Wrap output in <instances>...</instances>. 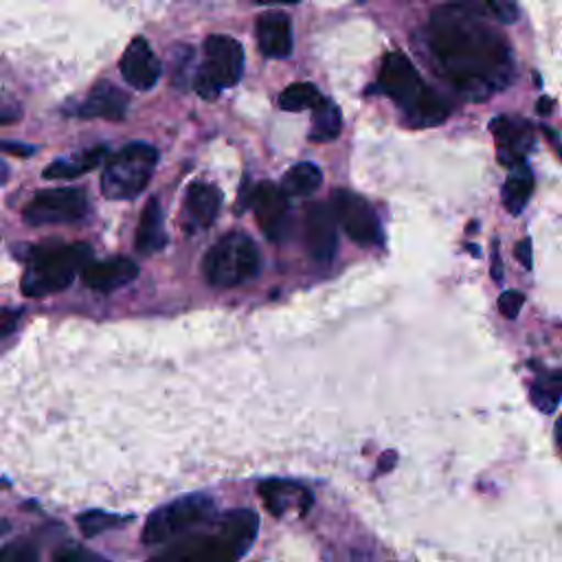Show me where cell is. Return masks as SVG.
I'll return each mask as SVG.
<instances>
[{
  "label": "cell",
  "instance_id": "obj_1",
  "mask_svg": "<svg viewBox=\"0 0 562 562\" xmlns=\"http://www.w3.org/2000/svg\"><path fill=\"white\" fill-rule=\"evenodd\" d=\"M428 46L443 77L470 99H483L512 79V55L505 37L485 18L459 4L448 2L432 11Z\"/></svg>",
  "mask_w": 562,
  "mask_h": 562
},
{
  "label": "cell",
  "instance_id": "obj_2",
  "mask_svg": "<svg viewBox=\"0 0 562 562\" xmlns=\"http://www.w3.org/2000/svg\"><path fill=\"white\" fill-rule=\"evenodd\" d=\"M259 518L252 509H231L200 531L178 540L149 562H239L252 547Z\"/></svg>",
  "mask_w": 562,
  "mask_h": 562
},
{
  "label": "cell",
  "instance_id": "obj_3",
  "mask_svg": "<svg viewBox=\"0 0 562 562\" xmlns=\"http://www.w3.org/2000/svg\"><path fill=\"white\" fill-rule=\"evenodd\" d=\"M378 86L391 101H395L406 112L413 125H437L450 112L446 99L430 90L422 81L411 59L397 50L384 55Z\"/></svg>",
  "mask_w": 562,
  "mask_h": 562
},
{
  "label": "cell",
  "instance_id": "obj_4",
  "mask_svg": "<svg viewBox=\"0 0 562 562\" xmlns=\"http://www.w3.org/2000/svg\"><path fill=\"white\" fill-rule=\"evenodd\" d=\"M92 248L83 241L66 246H46L33 250L22 274L26 296H46L68 288L79 270L88 263Z\"/></svg>",
  "mask_w": 562,
  "mask_h": 562
},
{
  "label": "cell",
  "instance_id": "obj_5",
  "mask_svg": "<svg viewBox=\"0 0 562 562\" xmlns=\"http://www.w3.org/2000/svg\"><path fill=\"white\" fill-rule=\"evenodd\" d=\"M259 266L261 257L255 241L244 233H228L209 248L202 272L213 288H235L257 277Z\"/></svg>",
  "mask_w": 562,
  "mask_h": 562
},
{
  "label": "cell",
  "instance_id": "obj_6",
  "mask_svg": "<svg viewBox=\"0 0 562 562\" xmlns=\"http://www.w3.org/2000/svg\"><path fill=\"white\" fill-rule=\"evenodd\" d=\"M158 151L145 143H130L114 154L103 169L101 191L110 200H132L151 180Z\"/></svg>",
  "mask_w": 562,
  "mask_h": 562
},
{
  "label": "cell",
  "instance_id": "obj_7",
  "mask_svg": "<svg viewBox=\"0 0 562 562\" xmlns=\"http://www.w3.org/2000/svg\"><path fill=\"white\" fill-rule=\"evenodd\" d=\"M213 512H215V503L206 494L180 496L167 505H160L147 516L140 538L149 547L173 540L209 522Z\"/></svg>",
  "mask_w": 562,
  "mask_h": 562
},
{
  "label": "cell",
  "instance_id": "obj_8",
  "mask_svg": "<svg viewBox=\"0 0 562 562\" xmlns=\"http://www.w3.org/2000/svg\"><path fill=\"white\" fill-rule=\"evenodd\" d=\"M244 70V48L228 35L204 40V61L195 72L193 88L202 99H215L224 88L235 86Z\"/></svg>",
  "mask_w": 562,
  "mask_h": 562
},
{
  "label": "cell",
  "instance_id": "obj_9",
  "mask_svg": "<svg viewBox=\"0 0 562 562\" xmlns=\"http://www.w3.org/2000/svg\"><path fill=\"white\" fill-rule=\"evenodd\" d=\"M88 211V200L81 189H46L35 193L22 211V217L31 226L66 224L83 217Z\"/></svg>",
  "mask_w": 562,
  "mask_h": 562
},
{
  "label": "cell",
  "instance_id": "obj_10",
  "mask_svg": "<svg viewBox=\"0 0 562 562\" xmlns=\"http://www.w3.org/2000/svg\"><path fill=\"white\" fill-rule=\"evenodd\" d=\"M331 211L351 241L360 246H375L380 241L382 233L378 215L362 195L347 189H338L331 195Z\"/></svg>",
  "mask_w": 562,
  "mask_h": 562
},
{
  "label": "cell",
  "instance_id": "obj_11",
  "mask_svg": "<svg viewBox=\"0 0 562 562\" xmlns=\"http://www.w3.org/2000/svg\"><path fill=\"white\" fill-rule=\"evenodd\" d=\"M252 211L259 228L268 239L279 241L288 228V211L290 202L281 187L272 182H259L252 191Z\"/></svg>",
  "mask_w": 562,
  "mask_h": 562
},
{
  "label": "cell",
  "instance_id": "obj_12",
  "mask_svg": "<svg viewBox=\"0 0 562 562\" xmlns=\"http://www.w3.org/2000/svg\"><path fill=\"white\" fill-rule=\"evenodd\" d=\"M266 509L281 518L288 514H294L299 518H303L310 507H312V492L294 481H285V479H266L259 483L257 487Z\"/></svg>",
  "mask_w": 562,
  "mask_h": 562
},
{
  "label": "cell",
  "instance_id": "obj_13",
  "mask_svg": "<svg viewBox=\"0 0 562 562\" xmlns=\"http://www.w3.org/2000/svg\"><path fill=\"white\" fill-rule=\"evenodd\" d=\"M492 134L496 140V154L501 165L509 169L525 165V156L533 147V132L527 121L496 116L492 121Z\"/></svg>",
  "mask_w": 562,
  "mask_h": 562
},
{
  "label": "cell",
  "instance_id": "obj_14",
  "mask_svg": "<svg viewBox=\"0 0 562 562\" xmlns=\"http://www.w3.org/2000/svg\"><path fill=\"white\" fill-rule=\"evenodd\" d=\"M336 217L334 211L321 202L305 211V248L318 263H329L336 252Z\"/></svg>",
  "mask_w": 562,
  "mask_h": 562
},
{
  "label": "cell",
  "instance_id": "obj_15",
  "mask_svg": "<svg viewBox=\"0 0 562 562\" xmlns=\"http://www.w3.org/2000/svg\"><path fill=\"white\" fill-rule=\"evenodd\" d=\"M119 66H121L123 79L136 90L154 88L160 77V61L156 59L147 40L140 35L127 44Z\"/></svg>",
  "mask_w": 562,
  "mask_h": 562
},
{
  "label": "cell",
  "instance_id": "obj_16",
  "mask_svg": "<svg viewBox=\"0 0 562 562\" xmlns=\"http://www.w3.org/2000/svg\"><path fill=\"white\" fill-rule=\"evenodd\" d=\"M136 274H138V266L127 257H112L105 261L86 263L81 270L83 283L97 292H114L132 283Z\"/></svg>",
  "mask_w": 562,
  "mask_h": 562
},
{
  "label": "cell",
  "instance_id": "obj_17",
  "mask_svg": "<svg viewBox=\"0 0 562 562\" xmlns=\"http://www.w3.org/2000/svg\"><path fill=\"white\" fill-rule=\"evenodd\" d=\"M222 206V193L215 184L193 182L184 195V224L189 231L206 228L215 222Z\"/></svg>",
  "mask_w": 562,
  "mask_h": 562
},
{
  "label": "cell",
  "instance_id": "obj_18",
  "mask_svg": "<svg viewBox=\"0 0 562 562\" xmlns=\"http://www.w3.org/2000/svg\"><path fill=\"white\" fill-rule=\"evenodd\" d=\"M125 112H127V97L110 81L97 83L75 110L77 116L105 119V121H121Z\"/></svg>",
  "mask_w": 562,
  "mask_h": 562
},
{
  "label": "cell",
  "instance_id": "obj_19",
  "mask_svg": "<svg viewBox=\"0 0 562 562\" xmlns=\"http://www.w3.org/2000/svg\"><path fill=\"white\" fill-rule=\"evenodd\" d=\"M257 44L266 57H288L292 53V24L281 11L263 13L257 20Z\"/></svg>",
  "mask_w": 562,
  "mask_h": 562
},
{
  "label": "cell",
  "instance_id": "obj_20",
  "mask_svg": "<svg viewBox=\"0 0 562 562\" xmlns=\"http://www.w3.org/2000/svg\"><path fill=\"white\" fill-rule=\"evenodd\" d=\"M167 244V233H165V222H162V209L158 198H149L136 228V250L140 255H151L162 250Z\"/></svg>",
  "mask_w": 562,
  "mask_h": 562
},
{
  "label": "cell",
  "instance_id": "obj_21",
  "mask_svg": "<svg viewBox=\"0 0 562 562\" xmlns=\"http://www.w3.org/2000/svg\"><path fill=\"white\" fill-rule=\"evenodd\" d=\"M108 149L105 147H92V149H83L75 156L68 158H59L55 162H50L44 169V178L46 180H64V178H77L90 169H94L103 158H105Z\"/></svg>",
  "mask_w": 562,
  "mask_h": 562
},
{
  "label": "cell",
  "instance_id": "obj_22",
  "mask_svg": "<svg viewBox=\"0 0 562 562\" xmlns=\"http://www.w3.org/2000/svg\"><path fill=\"white\" fill-rule=\"evenodd\" d=\"M533 191V176L527 165H518L512 169L503 184V204L512 215H518L529 202Z\"/></svg>",
  "mask_w": 562,
  "mask_h": 562
},
{
  "label": "cell",
  "instance_id": "obj_23",
  "mask_svg": "<svg viewBox=\"0 0 562 562\" xmlns=\"http://www.w3.org/2000/svg\"><path fill=\"white\" fill-rule=\"evenodd\" d=\"M562 402V369L538 371L531 382V404L542 413H553Z\"/></svg>",
  "mask_w": 562,
  "mask_h": 562
},
{
  "label": "cell",
  "instance_id": "obj_24",
  "mask_svg": "<svg viewBox=\"0 0 562 562\" xmlns=\"http://www.w3.org/2000/svg\"><path fill=\"white\" fill-rule=\"evenodd\" d=\"M342 130V116L340 110L336 108L334 101L329 99H321L314 108H312V130H310V138L316 143L323 140H334Z\"/></svg>",
  "mask_w": 562,
  "mask_h": 562
},
{
  "label": "cell",
  "instance_id": "obj_25",
  "mask_svg": "<svg viewBox=\"0 0 562 562\" xmlns=\"http://www.w3.org/2000/svg\"><path fill=\"white\" fill-rule=\"evenodd\" d=\"M321 169L312 162H299L294 167H290L283 176L281 189L285 191V195H294V198H305L310 193H314L321 187Z\"/></svg>",
  "mask_w": 562,
  "mask_h": 562
},
{
  "label": "cell",
  "instance_id": "obj_26",
  "mask_svg": "<svg viewBox=\"0 0 562 562\" xmlns=\"http://www.w3.org/2000/svg\"><path fill=\"white\" fill-rule=\"evenodd\" d=\"M472 11L479 18L494 20L501 24H514L518 20V7L514 0H448Z\"/></svg>",
  "mask_w": 562,
  "mask_h": 562
},
{
  "label": "cell",
  "instance_id": "obj_27",
  "mask_svg": "<svg viewBox=\"0 0 562 562\" xmlns=\"http://www.w3.org/2000/svg\"><path fill=\"white\" fill-rule=\"evenodd\" d=\"M321 99L323 97L314 83L299 81L283 88V92L279 94V105L281 110H288V112H303V110H312Z\"/></svg>",
  "mask_w": 562,
  "mask_h": 562
},
{
  "label": "cell",
  "instance_id": "obj_28",
  "mask_svg": "<svg viewBox=\"0 0 562 562\" xmlns=\"http://www.w3.org/2000/svg\"><path fill=\"white\" fill-rule=\"evenodd\" d=\"M127 520L130 518H123L119 514H108V512H101V509H90V512L79 514L77 525H79L83 536L94 538V536H99L103 531H110V529H116V527L125 525Z\"/></svg>",
  "mask_w": 562,
  "mask_h": 562
},
{
  "label": "cell",
  "instance_id": "obj_29",
  "mask_svg": "<svg viewBox=\"0 0 562 562\" xmlns=\"http://www.w3.org/2000/svg\"><path fill=\"white\" fill-rule=\"evenodd\" d=\"M0 562H37V549L31 542L15 540L0 547Z\"/></svg>",
  "mask_w": 562,
  "mask_h": 562
},
{
  "label": "cell",
  "instance_id": "obj_30",
  "mask_svg": "<svg viewBox=\"0 0 562 562\" xmlns=\"http://www.w3.org/2000/svg\"><path fill=\"white\" fill-rule=\"evenodd\" d=\"M53 562H99L90 551H86L83 547L68 542L64 547H59L53 555Z\"/></svg>",
  "mask_w": 562,
  "mask_h": 562
},
{
  "label": "cell",
  "instance_id": "obj_31",
  "mask_svg": "<svg viewBox=\"0 0 562 562\" xmlns=\"http://www.w3.org/2000/svg\"><path fill=\"white\" fill-rule=\"evenodd\" d=\"M522 303H525V296L518 290H507L498 296V310L505 318H516Z\"/></svg>",
  "mask_w": 562,
  "mask_h": 562
},
{
  "label": "cell",
  "instance_id": "obj_32",
  "mask_svg": "<svg viewBox=\"0 0 562 562\" xmlns=\"http://www.w3.org/2000/svg\"><path fill=\"white\" fill-rule=\"evenodd\" d=\"M20 316H22V312H20V310H13V307H0V338L9 336V334L18 327Z\"/></svg>",
  "mask_w": 562,
  "mask_h": 562
},
{
  "label": "cell",
  "instance_id": "obj_33",
  "mask_svg": "<svg viewBox=\"0 0 562 562\" xmlns=\"http://www.w3.org/2000/svg\"><path fill=\"white\" fill-rule=\"evenodd\" d=\"M516 259L529 270L531 268V239L525 237L516 244Z\"/></svg>",
  "mask_w": 562,
  "mask_h": 562
},
{
  "label": "cell",
  "instance_id": "obj_34",
  "mask_svg": "<svg viewBox=\"0 0 562 562\" xmlns=\"http://www.w3.org/2000/svg\"><path fill=\"white\" fill-rule=\"evenodd\" d=\"M492 279H494L496 283L503 281V261H501V255H498L496 244L492 246Z\"/></svg>",
  "mask_w": 562,
  "mask_h": 562
},
{
  "label": "cell",
  "instance_id": "obj_35",
  "mask_svg": "<svg viewBox=\"0 0 562 562\" xmlns=\"http://www.w3.org/2000/svg\"><path fill=\"white\" fill-rule=\"evenodd\" d=\"M553 101L549 99V97H542L540 101H538V105H536V112L540 114V116H549L551 114V110H553V105H551Z\"/></svg>",
  "mask_w": 562,
  "mask_h": 562
},
{
  "label": "cell",
  "instance_id": "obj_36",
  "mask_svg": "<svg viewBox=\"0 0 562 562\" xmlns=\"http://www.w3.org/2000/svg\"><path fill=\"white\" fill-rule=\"evenodd\" d=\"M0 149L4 151H11V154H33V147H22V145H7V143H0Z\"/></svg>",
  "mask_w": 562,
  "mask_h": 562
},
{
  "label": "cell",
  "instance_id": "obj_37",
  "mask_svg": "<svg viewBox=\"0 0 562 562\" xmlns=\"http://www.w3.org/2000/svg\"><path fill=\"white\" fill-rule=\"evenodd\" d=\"M395 459H397V454H395L393 450L384 452V454H382V459H380V472H386Z\"/></svg>",
  "mask_w": 562,
  "mask_h": 562
},
{
  "label": "cell",
  "instance_id": "obj_38",
  "mask_svg": "<svg viewBox=\"0 0 562 562\" xmlns=\"http://www.w3.org/2000/svg\"><path fill=\"white\" fill-rule=\"evenodd\" d=\"M257 4H296L301 0H252Z\"/></svg>",
  "mask_w": 562,
  "mask_h": 562
},
{
  "label": "cell",
  "instance_id": "obj_39",
  "mask_svg": "<svg viewBox=\"0 0 562 562\" xmlns=\"http://www.w3.org/2000/svg\"><path fill=\"white\" fill-rule=\"evenodd\" d=\"M15 116L20 114H13V112H4V108H0V123H7V121H13Z\"/></svg>",
  "mask_w": 562,
  "mask_h": 562
},
{
  "label": "cell",
  "instance_id": "obj_40",
  "mask_svg": "<svg viewBox=\"0 0 562 562\" xmlns=\"http://www.w3.org/2000/svg\"><path fill=\"white\" fill-rule=\"evenodd\" d=\"M555 439H558V443H560V448H562V417H560L558 424H555Z\"/></svg>",
  "mask_w": 562,
  "mask_h": 562
},
{
  "label": "cell",
  "instance_id": "obj_41",
  "mask_svg": "<svg viewBox=\"0 0 562 562\" xmlns=\"http://www.w3.org/2000/svg\"><path fill=\"white\" fill-rule=\"evenodd\" d=\"M7 173H9V169H7V165L4 162H0V184L7 180Z\"/></svg>",
  "mask_w": 562,
  "mask_h": 562
}]
</instances>
